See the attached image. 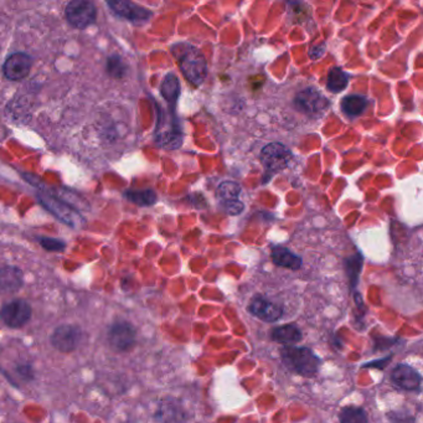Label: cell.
I'll return each instance as SVG.
<instances>
[{"instance_id": "obj_1", "label": "cell", "mask_w": 423, "mask_h": 423, "mask_svg": "<svg viewBox=\"0 0 423 423\" xmlns=\"http://www.w3.org/2000/svg\"><path fill=\"white\" fill-rule=\"evenodd\" d=\"M173 54L186 80L194 86H201L208 78V62L199 48L186 42L173 46Z\"/></svg>"}, {"instance_id": "obj_2", "label": "cell", "mask_w": 423, "mask_h": 423, "mask_svg": "<svg viewBox=\"0 0 423 423\" xmlns=\"http://www.w3.org/2000/svg\"><path fill=\"white\" fill-rule=\"evenodd\" d=\"M280 359L287 369L308 379L314 377L321 366V359L305 346H285L280 349Z\"/></svg>"}, {"instance_id": "obj_3", "label": "cell", "mask_w": 423, "mask_h": 423, "mask_svg": "<svg viewBox=\"0 0 423 423\" xmlns=\"http://www.w3.org/2000/svg\"><path fill=\"white\" fill-rule=\"evenodd\" d=\"M33 316L30 304L24 299H12L0 309V319L9 328H21L28 324Z\"/></svg>"}, {"instance_id": "obj_4", "label": "cell", "mask_w": 423, "mask_h": 423, "mask_svg": "<svg viewBox=\"0 0 423 423\" xmlns=\"http://www.w3.org/2000/svg\"><path fill=\"white\" fill-rule=\"evenodd\" d=\"M108 344L114 352L132 350L137 341V330L128 322H117L108 330Z\"/></svg>"}, {"instance_id": "obj_5", "label": "cell", "mask_w": 423, "mask_h": 423, "mask_svg": "<svg viewBox=\"0 0 423 423\" xmlns=\"http://www.w3.org/2000/svg\"><path fill=\"white\" fill-rule=\"evenodd\" d=\"M156 143L167 150H177L183 144V132L180 129L174 114H165L161 117L159 125L156 127Z\"/></svg>"}, {"instance_id": "obj_6", "label": "cell", "mask_w": 423, "mask_h": 423, "mask_svg": "<svg viewBox=\"0 0 423 423\" xmlns=\"http://www.w3.org/2000/svg\"><path fill=\"white\" fill-rule=\"evenodd\" d=\"M39 200L50 213H53L57 219L64 221L66 225L75 228H80L84 225V217L78 214L76 210L72 209L70 205L64 203L62 200H59L57 197L42 192L39 195Z\"/></svg>"}, {"instance_id": "obj_7", "label": "cell", "mask_w": 423, "mask_h": 423, "mask_svg": "<svg viewBox=\"0 0 423 423\" xmlns=\"http://www.w3.org/2000/svg\"><path fill=\"white\" fill-rule=\"evenodd\" d=\"M82 339V330L71 324H64L55 329L50 336V343L57 352L69 354L78 349Z\"/></svg>"}, {"instance_id": "obj_8", "label": "cell", "mask_w": 423, "mask_h": 423, "mask_svg": "<svg viewBox=\"0 0 423 423\" xmlns=\"http://www.w3.org/2000/svg\"><path fill=\"white\" fill-rule=\"evenodd\" d=\"M247 310L251 316L264 323H276L285 316V308L282 304L269 300L263 296H255L251 299Z\"/></svg>"}, {"instance_id": "obj_9", "label": "cell", "mask_w": 423, "mask_h": 423, "mask_svg": "<svg viewBox=\"0 0 423 423\" xmlns=\"http://www.w3.org/2000/svg\"><path fill=\"white\" fill-rule=\"evenodd\" d=\"M97 12L95 4L91 1L75 0L66 6V18L72 26L78 29H84L86 26L93 24Z\"/></svg>"}, {"instance_id": "obj_10", "label": "cell", "mask_w": 423, "mask_h": 423, "mask_svg": "<svg viewBox=\"0 0 423 423\" xmlns=\"http://www.w3.org/2000/svg\"><path fill=\"white\" fill-rule=\"evenodd\" d=\"M393 385L405 391H420L421 390V382L422 376L417 370L412 368L407 363H399L393 368L390 375Z\"/></svg>"}, {"instance_id": "obj_11", "label": "cell", "mask_w": 423, "mask_h": 423, "mask_svg": "<svg viewBox=\"0 0 423 423\" xmlns=\"http://www.w3.org/2000/svg\"><path fill=\"white\" fill-rule=\"evenodd\" d=\"M296 107L309 116L321 114L328 108L329 102L316 89H307L299 92L294 100Z\"/></svg>"}, {"instance_id": "obj_12", "label": "cell", "mask_w": 423, "mask_h": 423, "mask_svg": "<svg viewBox=\"0 0 423 423\" xmlns=\"http://www.w3.org/2000/svg\"><path fill=\"white\" fill-rule=\"evenodd\" d=\"M261 159L264 167L272 172H280L288 167L291 153L280 143H269L261 152Z\"/></svg>"}, {"instance_id": "obj_13", "label": "cell", "mask_w": 423, "mask_h": 423, "mask_svg": "<svg viewBox=\"0 0 423 423\" xmlns=\"http://www.w3.org/2000/svg\"><path fill=\"white\" fill-rule=\"evenodd\" d=\"M31 69L30 56L23 53H15L6 59L3 71L8 80L20 81L29 75Z\"/></svg>"}, {"instance_id": "obj_14", "label": "cell", "mask_w": 423, "mask_h": 423, "mask_svg": "<svg viewBox=\"0 0 423 423\" xmlns=\"http://www.w3.org/2000/svg\"><path fill=\"white\" fill-rule=\"evenodd\" d=\"M108 6L117 15L128 19L133 23H144L152 17V12L148 9L137 6L131 1H125V0L109 1Z\"/></svg>"}, {"instance_id": "obj_15", "label": "cell", "mask_w": 423, "mask_h": 423, "mask_svg": "<svg viewBox=\"0 0 423 423\" xmlns=\"http://www.w3.org/2000/svg\"><path fill=\"white\" fill-rule=\"evenodd\" d=\"M155 418L159 423H185L186 415L178 402L165 399L159 404Z\"/></svg>"}, {"instance_id": "obj_16", "label": "cell", "mask_w": 423, "mask_h": 423, "mask_svg": "<svg viewBox=\"0 0 423 423\" xmlns=\"http://www.w3.org/2000/svg\"><path fill=\"white\" fill-rule=\"evenodd\" d=\"M271 339L282 345L292 346L303 339V333L298 325L289 323L280 327H274L271 330Z\"/></svg>"}, {"instance_id": "obj_17", "label": "cell", "mask_w": 423, "mask_h": 423, "mask_svg": "<svg viewBox=\"0 0 423 423\" xmlns=\"http://www.w3.org/2000/svg\"><path fill=\"white\" fill-rule=\"evenodd\" d=\"M23 272L18 267L6 266L0 269V293L10 294L18 292L23 287Z\"/></svg>"}, {"instance_id": "obj_18", "label": "cell", "mask_w": 423, "mask_h": 423, "mask_svg": "<svg viewBox=\"0 0 423 423\" xmlns=\"http://www.w3.org/2000/svg\"><path fill=\"white\" fill-rule=\"evenodd\" d=\"M271 256H272V261L276 266L292 269V271H297V269H300L302 263H303L300 257L294 255L293 252H291L286 247H282V246L273 247Z\"/></svg>"}, {"instance_id": "obj_19", "label": "cell", "mask_w": 423, "mask_h": 423, "mask_svg": "<svg viewBox=\"0 0 423 423\" xmlns=\"http://www.w3.org/2000/svg\"><path fill=\"white\" fill-rule=\"evenodd\" d=\"M161 93L163 98L169 103H177L180 95V84L178 78L174 73H169L163 80L161 86Z\"/></svg>"}, {"instance_id": "obj_20", "label": "cell", "mask_w": 423, "mask_h": 423, "mask_svg": "<svg viewBox=\"0 0 423 423\" xmlns=\"http://www.w3.org/2000/svg\"><path fill=\"white\" fill-rule=\"evenodd\" d=\"M368 106V100L363 96H346L341 102V109L344 114L350 117H357L363 114Z\"/></svg>"}, {"instance_id": "obj_21", "label": "cell", "mask_w": 423, "mask_h": 423, "mask_svg": "<svg viewBox=\"0 0 423 423\" xmlns=\"http://www.w3.org/2000/svg\"><path fill=\"white\" fill-rule=\"evenodd\" d=\"M349 84V78L345 72L340 70L339 67H334L330 70L327 80V89L334 93H340L345 90Z\"/></svg>"}, {"instance_id": "obj_22", "label": "cell", "mask_w": 423, "mask_h": 423, "mask_svg": "<svg viewBox=\"0 0 423 423\" xmlns=\"http://www.w3.org/2000/svg\"><path fill=\"white\" fill-rule=\"evenodd\" d=\"M340 423H369L366 411L358 406H346L339 413Z\"/></svg>"}, {"instance_id": "obj_23", "label": "cell", "mask_w": 423, "mask_h": 423, "mask_svg": "<svg viewBox=\"0 0 423 423\" xmlns=\"http://www.w3.org/2000/svg\"><path fill=\"white\" fill-rule=\"evenodd\" d=\"M345 269L348 277L350 280V287L352 289H355L358 286L359 276L363 269V257L361 255H355V256L350 257L349 260L345 261Z\"/></svg>"}, {"instance_id": "obj_24", "label": "cell", "mask_w": 423, "mask_h": 423, "mask_svg": "<svg viewBox=\"0 0 423 423\" xmlns=\"http://www.w3.org/2000/svg\"><path fill=\"white\" fill-rule=\"evenodd\" d=\"M125 197L129 201L137 204L139 206H150L156 201V194L150 189L127 191Z\"/></svg>"}, {"instance_id": "obj_25", "label": "cell", "mask_w": 423, "mask_h": 423, "mask_svg": "<svg viewBox=\"0 0 423 423\" xmlns=\"http://www.w3.org/2000/svg\"><path fill=\"white\" fill-rule=\"evenodd\" d=\"M240 192H241V186L235 181H224L219 186V194L225 201L237 200Z\"/></svg>"}, {"instance_id": "obj_26", "label": "cell", "mask_w": 423, "mask_h": 423, "mask_svg": "<svg viewBox=\"0 0 423 423\" xmlns=\"http://www.w3.org/2000/svg\"><path fill=\"white\" fill-rule=\"evenodd\" d=\"M390 423H416V418L407 412L391 411L388 413Z\"/></svg>"}, {"instance_id": "obj_27", "label": "cell", "mask_w": 423, "mask_h": 423, "mask_svg": "<svg viewBox=\"0 0 423 423\" xmlns=\"http://www.w3.org/2000/svg\"><path fill=\"white\" fill-rule=\"evenodd\" d=\"M108 70H109V73H112L114 76H117V78H120L123 75L125 67H123V64H122L120 57H111L109 59Z\"/></svg>"}, {"instance_id": "obj_28", "label": "cell", "mask_w": 423, "mask_h": 423, "mask_svg": "<svg viewBox=\"0 0 423 423\" xmlns=\"http://www.w3.org/2000/svg\"><path fill=\"white\" fill-rule=\"evenodd\" d=\"M224 209L228 215H239L244 210V204L239 200H230L224 203Z\"/></svg>"}, {"instance_id": "obj_29", "label": "cell", "mask_w": 423, "mask_h": 423, "mask_svg": "<svg viewBox=\"0 0 423 423\" xmlns=\"http://www.w3.org/2000/svg\"><path fill=\"white\" fill-rule=\"evenodd\" d=\"M40 244L48 251H62L65 249V244L56 239H42Z\"/></svg>"}, {"instance_id": "obj_30", "label": "cell", "mask_w": 423, "mask_h": 423, "mask_svg": "<svg viewBox=\"0 0 423 423\" xmlns=\"http://www.w3.org/2000/svg\"><path fill=\"white\" fill-rule=\"evenodd\" d=\"M393 359V355H388V358L380 359V360H375V361H370L369 363H365L363 365V368H376V369L382 370L386 365H388Z\"/></svg>"}, {"instance_id": "obj_31", "label": "cell", "mask_w": 423, "mask_h": 423, "mask_svg": "<svg viewBox=\"0 0 423 423\" xmlns=\"http://www.w3.org/2000/svg\"><path fill=\"white\" fill-rule=\"evenodd\" d=\"M17 372L25 380H31L33 379V368L30 365H20L17 369Z\"/></svg>"}, {"instance_id": "obj_32", "label": "cell", "mask_w": 423, "mask_h": 423, "mask_svg": "<svg viewBox=\"0 0 423 423\" xmlns=\"http://www.w3.org/2000/svg\"><path fill=\"white\" fill-rule=\"evenodd\" d=\"M324 48H325V45H324V44L319 45V46H316V48H312L309 53L310 59H314V60H316V59H319V57L324 54V51H325Z\"/></svg>"}]
</instances>
